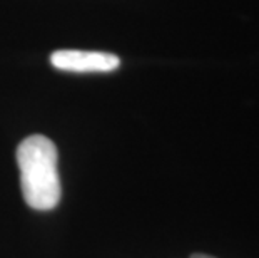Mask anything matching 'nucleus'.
<instances>
[{"label": "nucleus", "mask_w": 259, "mask_h": 258, "mask_svg": "<svg viewBox=\"0 0 259 258\" xmlns=\"http://www.w3.org/2000/svg\"><path fill=\"white\" fill-rule=\"evenodd\" d=\"M57 148L42 134H32L17 148L22 195L34 210L49 211L60 201V178L57 171Z\"/></svg>", "instance_id": "nucleus-1"}, {"label": "nucleus", "mask_w": 259, "mask_h": 258, "mask_svg": "<svg viewBox=\"0 0 259 258\" xmlns=\"http://www.w3.org/2000/svg\"><path fill=\"white\" fill-rule=\"evenodd\" d=\"M51 64L65 72H112L120 65V59L111 52L64 49V51H56L52 54Z\"/></svg>", "instance_id": "nucleus-2"}, {"label": "nucleus", "mask_w": 259, "mask_h": 258, "mask_svg": "<svg viewBox=\"0 0 259 258\" xmlns=\"http://www.w3.org/2000/svg\"><path fill=\"white\" fill-rule=\"evenodd\" d=\"M191 258H214V256H209L204 253H194V255H191Z\"/></svg>", "instance_id": "nucleus-3"}]
</instances>
